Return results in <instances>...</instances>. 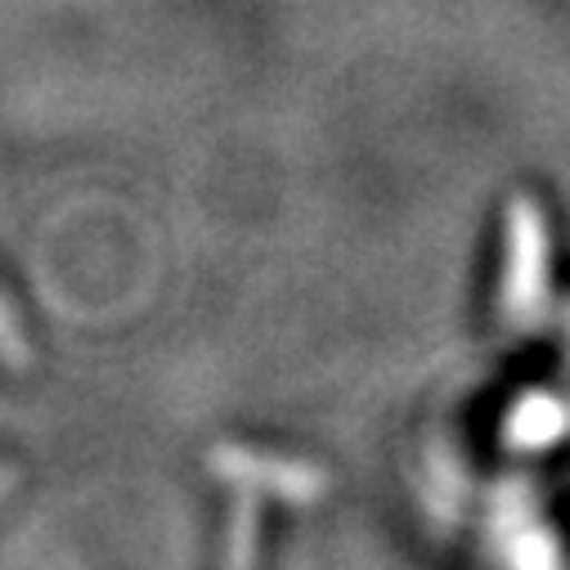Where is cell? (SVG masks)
<instances>
[{
	"mask_svg": "<svg viewBox=\"0 0 570 570\" xmlns=\"http://www.w3.org/2000/svg\"><path fill=\"white\" fill-rule=\"evenodd\" d=\"M543 220L525 198L512 207V265H508V315L530 324L543 306Z\"/></svg>",
	"mask_w": 570,
	"mask_h": 570,
	"instance_id": "7a4b0ae2",
	"label": "cell"
},
{
	"mask_svg": "<svg viewBox=\"0 0 570 570\" xmlns=\"http://www.w3.org/2000/svg\"><path fill=\"white\" fill-rule=\"evenodd\" d=\"M252 530H256V499L247 490V494H238V512H234V548H229L234 566L252 561Z\"/></svg>",
	"mask_w": 570,
	"mask_h": 570,
	"instance_id": "277c9868",
	"label": "cell"
},
{
	"mask_svg": "<svg viewBox=\"0 0 570 570\" xmlns=\"http://www.w3.org/2000/svg\"><path fill=\"white\" fill-rule=\"evenodd\" d=\"M0 360H6L10 368H28V342H23V328H19L14 306L6 302V293H0Z\"/></svg>",
	"mask_w": 570,
	"mask_h": 570,
	"instance_id": "3957f363",
	"label": "cell"
},
{
	"mask_svg": "<svg viewBox=\"0 0 570 570\" xmlns=\"http://www.w3.org/2000/svg\"><path fill=\"white\" fill-rule=\"evenodd\" d=\"M216 472L238 481V485H265L283 499H297V503H311L328 490V476L311 463H297V459H274V454H261V450H238V445H220L212 454Z\"/></svg>",
	"mask_w": 570,
	"mask_h": 570,
	"instance_id": "6da1fadb",
	"label": "cell"
},
{
	"mask_svg": "<svg viewBox=\"0 0 570 570\" xmlns=\"http://www.w3.org/2000/svg\"><path fill=\"white\" fill-rule=\"evenodd\" d=\"M14 481V472H0V494H6V485Z\"/></svg>",
	"mask_w": 570,
	"mask_h": 570,
	"instance_id": "5b68a950",
	"label": "cell"
}]
</instances>
